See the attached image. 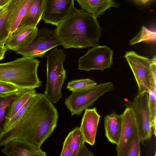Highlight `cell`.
I'll use <instances>...</instances> for the list:
<instances>
[{
	"label": "cell",
	"mask_w": 156,
	"mask_h": 156,
	"mask_svg": "<svg viewBox=\"0 0 156 156\" xmlns=\"http://www.w3.org/2000/svg\"><path fill=\"white\" fill-rule=\"evenodd\" d=\"M58 119L56 107L44 94L37 93L17 122L0 133V147L22 139L41 146L55 128Z\"/></svg>",
	"instance_id": "1"
},
{
	"label": "cell",
	"mask_w": 156,
	"mask_h": 156,
	"mask_svg": "<svg viewBox=\"0 0 156 156\" xmlns=\"http://www.w3.org/2000/svg\"><path fill=\"white\" fill-rule=\"evenodd\" d=\"M64 48H84L98 45L102 30L97 18L75 8L55 30Z\"/></svg>",
	"instance_id": "2"
},
{
	"label": "cell",
	"mask_w": 156,
	"mask_h": 156,
	"mask_svg": "<svg viewBox=\"0 0 156 156\" xmlns=\"http://www.w3.org/2000/svg\"><path fill=\"white\" fill-rule=\"evenodd\" d=\"M40 61L34 58L24 57L8 62L0 64V81L20 88L40 87L41 81L37 76Z\"/></svg>",
	"instance_id": "3"
},
{
	"label": "cell",
	"mask_w": 156,
	"mask_h": 156,
	"mask_svg": "<svg viewBox=\"0 0 156 156\" xmlns=\"http://www.w3.org/2000/svg\"><path fill=\"white\" fill-rule=\"evenodd\" d=\"M66 55L64 51L55 48L47 56L46 89L44 94L53 104L62 98V89L67 77L63 67Z\"/></svg>",
	"instance_id": "4"
},
{
	"label": "cell",
	"mask_w": 156,
	"mask_h": 156,
	"mask_svg": "<svg viewBox=\"0 0 156 156\" xmlns=\"http://www.w3.org/2000/svg\"><path fill=\"white\" fill-rule=\"evenodd\" d=\"M115 89L111 82H106L87 89L72 92L65 99L64 103L72 116L80 115L85 109L92 106L101 96Z\"/></svg>",
	"instance_id": "5"
},
{
	"label": "cell",
	"mask_w": 156,
	"mask_h": 156,
	"mask_svg": "<svg viewBox=\"0 0 156 156\" xmlns=\"http://www.w3.org/2000/svg\"><path fill=\"white\" fill-rule=\"evenodd\" d=\"M124 57L134 76L138 87V93H148L152 84L154 83L152 74L151 65L156 61V55L152 59H150L139 55L134 51H131L126 52Z\"/></svg>",
	"instance_id": "6"
},
{
	"label": "cell",
	"mask_w": 156,
	"mask_h": 156,
	"mask_svg": "<svg viewBox=\"0 0 156 156\" xmlns=\"http://www.w3.org/2000/svg\"><path fill=\"white\" fill-rule=\"evenodd\" d=\"M124 105L133 111L140 142L144 144L151 139L153 133L148 93H138L132 101H129Z\"/></svg>",
	"instance_id": "7"
},
{
	"label": "cell",
	"mask_w": 156,
	"mask_h": 156,
	"mask_svg": "<svg viewBox=\"0 0 156 156\" xmlns=\"http://www.w3.org/2000/svg\"><path fill=\"white\" fill-rule=\"evenodd\" d=\"M60 45L55 30L44 27L38 30L30 44L14 51L24 57L42 58L48 51Z\"/></svg>",
	"instance_id": "8"
},
{
	"label": "cell",
	"mask_w": 156,
	"mask_h": 156,
	"mask_svg": "<svg viewBox=\"0 0 156 156\" xmlns=\"http://www.w3.org/2000/svg\"><path fill=\"white\" fill-rule=\"evenodd\" d=\"M114 51L107 46L97 45L89 49L78 59V69L89 71L104 70L113 64Z\"/></svg>",
	"instance_id": "9"
},
{
	"label": "cell",
	"mask_w": 156,
	"mask_h": 156,
	"mask_svg": "<svg viewBox=\"0 0 156 156\" xmlns=\"http://www.w3.org/2000/svg\"><path fill=\"white\" fill-rule=\"evenodd\" d=\"M74 1L44 0L41 20L57 27L75 9Z\"/></svg>",
	"instance_id": "10"
},
{
	"label": "cell",
	"mask_w": 156,
	"mask_h": 156,
	"mask_svg": "<svg viewBox=\"0 0 156 156\" xmlns=\"http://www.w3.org/2000/svg\"><path fill=\"white\" fill-rule=\"evenodd\" d=\"M122 116L120 137L116 146L117 156H125L136 126L134 114L131 108L126 107Z\"/></svg>",
	"instance_id": "11"
},
{
	"label": "cell",
	"mask_w": 156,
	"mask_h": 156,
	"mask_svg": "<svg viewBox=\"0 0 156 156\" xmlns=\"http://www.w3.org/2000/svg\"><path fill=\"white\" fill-rule=\"evenodd\" d=\"M0 152L10 156H45L46 153L40 146L22 139L12 140L5 145Z\"/></svg>",
	"instance_id": "12"
},
{
	"label": "cell",
	"mask_w": 156,
	"mask_h": 156,
	"mask_svg": "<svg viewBox=\"0 0 156 156\" xmlns=\"http://www.w3.org/2000/svg\"><path fill=\"white\" fill-rule=\"evenodd\" d=\"M101 117L96 107L85 110L80 127L85 143L91 146L94 145Z\"/></svg>",
	"instance_id": "13"
},
{
	"label": "cell",
	"mask_w": 156,
	"mask_h": 156,
	"mask_svg": "<svg viewBox=\"0 0 156 156\" xmlns=\"http://www.w3.org/2000/svg\"><path fill=\"white\" fill-rule=\"evenodd\" d=\"M38 31L37 27H27L16 29L7 37L5 45L8 50L14 51L30 44L36 36Z\"/></svg>",
	"instance_id": "14"
},
{
	"label": "cell",
	"mask_w": 156,
	"mask_h": 156,
	"mask_svg": "<svg viewBox=\"0 0 156 156\" xmlns=\"http://www.w3.org/2000/svg\"><path fill=\"white\" fill-rule=\"evenodd\" d=\"M122 123V114L113 112L104 117L105 136L109 141L116 145L119 141Z\"/></svg>",
	"instance_id": "15"
},
{
	"label": "cell",
	"mask_w": 156,
	"mask_h": 156,
	"mask_svg": "<svg viewBox=\"0 0 156 156\" xmlns=\"http://www.w3.org/2000/svg\"><path fill=\"white\" fill-rule=\"evenodd\" d=\"M44 3V0H32L26 13L17 29L37 27L41 20Z\"/></svg>",
	"instance_id": "16"
},
{
	"label": "cell",
	"mask_w": 156,
	"mask_h": 156,
	"mask_svg": "<svg viewBox=\"0 0 156 156\" xmlns=\"http://www.w3.org/2000/svg\"><path fill=\"white\" fill-rule=\"evenodd\" d=\"M83 9L97 18L111 7L117 6L114 0H76Z\"/></svg>",
	"instance_id": "17"
},
{
	"label": "cell",
	"mask_w": 156,
	"mask_h": 156,
	"mask_svg": "<svg viewBox=\"0 0 156 156\" xmlns=\"http://www.w3.org/2000/svg\"><path fill=\"white\" fill-rule=\"evenodd\" d=\"M31 89L20 88L16 91L0 94V133L3 130L7 113L13 102Z\"/></svg>",
	"instance_id": "18"
},
{
	"label": "cell",
	"mask_w": 156,
	"mask_h": 156,
	"mask_svg": "<svg viewBox=\"0 0 156 156\" xmlns=\"http://www.w3.org/2000/svg\"><path fill=\"white\" fill-rule=\"evenodd\" d=\"M32 0H23L17 7L9 18L7 26L10 34L18 28L28 10Z\"/></svg>",
	"instance_id": "19"
},
{
	"label": "cell",
	"mask_w": 156,
	"mask_h": 156,
	"mask_svg": "<svg viewBox=\"0 0 156 156\" xmlns=\"http://www.w3.org/2000/svg\"><path fill=\"white\" fill-rule=\"evenodd\" d=\"M23 0H16L9 6L7 10L0 16V43H4L9 36L10 32L7 26L9 17Z\"/></svg>",
	"instance_id": "20"
},
{
	"label": "cell",
	"mask_w": 156,
	"mask_h": 156,
	"mask_svg": "<svg viewBox=\"0 0 156 156\" xmlns=\"http://www.w3.org/2000/svg\"><path fill=\"white\" fill-rule=\"evenodd\" d=\"M36 93L35 89H32L17 98L13 102L9 109L6 116L5 121L12 118L27 100Z\"/></svg>",
	"instance_id": "21"
},
{
	"label": "cell",
	"mask_w": 156,
	"mask_h": 156,
	"mask_svg": "<svg viewBox=\"0 0 156 156\" xmlns=\"http://www.w3.org/2000/svg\"><path fill=\"white\" fill-rule=\"evenodd\" d=\"M143 41L155 42V30H151L143 26L137 34L129 41V44L133 45Z\"/></svg>",
	"instance_id": "22"
},
{
	"label": "cell",
	"mask_w": 156,
	"mask_h": 156,
	"mask_svg": "<svg viewBox=\"0 0 156 156\" xmlns=\"http://www.w3.org/2000/svg\"><path fill=\"white\" fill-rule=\"evenodd\" d=\"M156 85L153 83L150 87L148 94L149 107L151 115L153 133L156 136Z\"/></svg>",
	"instance_id": "23"
},
{
	"label": "cell",
	"mask_w": 156,
	"mask_h": 156,
	"mask_svg": "<svg viewBox=\"0 0 156 156\" xmlns=\"http://www.w3.org/2000/svg\"><path fill=\"white\" fill-rule=\"evenodd\" d=\"M97 84L94 80L88 78L71 80L67 83L66 88L72 92L90 88Z\"/></svg>",
	"instance_id": "24"
},
{
	"label": "cell",
	"mask_w": 156,
	"mask_h": 156,
	"mask_svg": "<svg viewBox=\"0 0 156 156\" xmlns=\"http://www.w3.org/2000/svg\"><path fill=\"white\" fill-rule=\"evenodd\" d=\"M71 156H76L80 148L85 143L83 135L79 127L74 128L71 131Z\"/></svg>",
	"instance_id": "25"
},
{
	"label": "cell",
	"mask_w": 156,
	"mask_h": 156,
	"mask_svg": "<svg viewBox=\"0 0 156 156\" xmlns=\"http://www.w3.org/2000/svg\"><path fill=\"white\" fill-rule=\"evenodd\" d=\"M140 142L138 130L136 126L134 134L125 156H140Z\"/></svg>",
	"instance_id": "26"
},
{
	"label": "cell",
	"mask_w": 156,
	"mask_h": 156,
	"mask_svg": "<svg viewBox=\"0 0 156 156\" xmlns=\"http://www.w3.org/2000/svg\"><path fill=\"white\" fill-rule=\"evenodd\" d=\"M34 95L31 97L27 100L24 105L16 113L12 118L9 120L5 121L3 132L9 128L17 122L30 105Z\"/></svg>",
	"instance_id": "27"
},
{
	"label": "cell",
	"mask_w": 156,
	"mask_h": 156,
	"mask_svg": "<svg viewBox=\"0 0 156 156\" xmlns=\"http://www.w3.org/2000/svg\"><path fill=\"white\" fill-rule=\"evenodd\" d=\"M71 133L70 131L65 138L60 156H71Z\"/></svg>",
	"instance_id": "28"
},
{
	"label": "cell",
	"mask_w": 156,
	"mask_h": 156,
	"mask_svg": "<svg viewBox=\"0 0 156 156\" xmlns=\"http://www.w3.org/2000/svg\"><path fill=\"white\" fill-rule=\"evenodd\" d=\"M20 89L13 84L0 81V94L16 91Z\"/></svg>",
	"instance_id": "29"
},
{
	"label": "cell",
	"mask_w": 156,
	"mask_h": 156,
	"mask_svg": "<svg viewBox=\"0 0 156 156\" xmlns=\"http://www.w3.org/2000/svg\"><path fill=\"white\" fill-rule=\"evenodd\" d=\"M91 151L89 150L86 146L83 144L78 150L76 156H94Z\"/></svg>",
	"instance_id": "30"
},
{
	"label": "cell",
	"mask_w": 156,
	"mask_h": 156,
	"mask_svg": "<svg viewBox=\"0 0 156 156\" xmlns=\"http://www.w3.org/2000/svg\"><path fill=\"white\" fill-rule=\"evenodd\" d=\"M4 43H0V60L4 58V55L7 50Z\"/></svg>",
	"instance_id": "31"
},
{
	"label": "cell",
	"mask_w": 156,
	"mask_h": 156,
	"mask_svg": "<svg viewBox=\"0 0 156 156\" xmlns=\"http://www.w3.org/2000/svg\"><path fill=\"white\" fill-rule=\"evenodd\" d=\"M151 71L153 79L154 84L156 85V61L151 65Z\"/></svg>",
	"instance_id": "32"
},
{
	"label": "cell",
	"mask_w": 156,
	"mask_h": 156,
	"mask_svg": "<svg viewBox=\"0 0 156 156\" xmlns=\"http://www.w3.org/2000/svg\"><path fill=\"white\" fill-rule=\"evenodd\" d=\"M11 4L8 1L4 5L0 6V16L6 12Z\"/></svg>",
	"instance_id": "33"
},
{
	"label": "cell",
	"mask_w": 156,
	"mask_h": 156,
	"mask_svg": "<svg viewBox=\"0 0 156 156\" xmlns=\"http://www.w3.org/2000/svg\"><path fill=\"white\" fill-rule=\"evenodd\" d=\"M9 0H0V6L5 4Z\"/></svg>",
	"instance_id": "34"
},
{
	"label": "cell",
	"mask_w": 156,
	"mask_h": 156,
	"mask_svg": "<svg viewBox=\"0 0 156 156\" xmlns=\"http://www.w3.org/2000/svg\"><path fill=\"white\" fill-rule=\"evenodd\" d=\"M150 0H138L139 2L141 4H145L148 2Z\"/></svg>",
	"instance_id": "35"
},
{
	"label": "cell",
	"mask_w": 156,
	"mask_h": 156,
	"mask_svg": "<svg viewBox=\"0 0 156 156\" xmlns=\"http://www.w3.org/2000/svg\"><path fill=\"white\" fill-rule=\"evenodd\" d=\"M11 1V3H12L13 1L16 0H10Z\"/></svg>",
	"instance_id": "36"
}]
</instances>
